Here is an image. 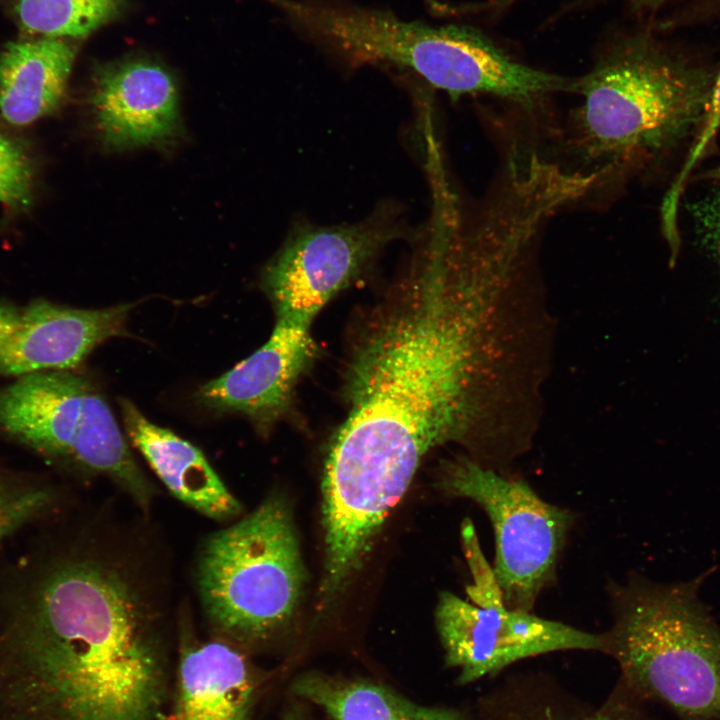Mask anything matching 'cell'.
Here are the masks:
<instances>
[{
    "instance_id": "obj_1",
    "label": "cell",
    "mask_w": 720,
    "mask_h": 720,
    "mask_svg": "<svg viewBox=\"0 0 720 720\" xmlns=\"http://www.w3.org/2000/svg\"><path fill=\"white\" fill-rule=\"evenodd\" d=\"M474 295L469 270L427 236L363 322L344 369L347 414L323 474L352 507L389 512L428 452L462 435Z\"/></svg>"
},
{
    "instance_id": "obj_2",
    "label": "cell",
    "mask_w": 720,
    "mask_h": 720,
    "mask_svg": "<svg viewBox=\"0 0 720 720\" xmlns=\"http://www.w3.org/2000/svg\"><path fill=\"white\" fill-rule=\"evenodd\" d=\"M710 73L648 33L624 36L573 78L576 151L598 185L657 158L702 122Z\"/></svg>"
},
{
    "instance_id": "obj_3",
    "label": "cell",
    "mask_w": 720,
    "mask_h": 720,
    "mask_svg": "<svg viewBox=\"0 0 720 720\" xmlns=\"http://www.w3.org/2000/svg\"><path fill=\"white\" fill-rule=\"evenodd\" d=\"M711 572L670 584L633 575L609 590L606 653L633 688L682 720H720V627L699 597Z\"/></svg>"
},
{
    "instance_id": "obj_4",
    "label": "cell",
    "mask_w": 720,
    "mask_h": 720,
    "mask_svg": "<svg viewBox=\"0 0 720 720\" xmlns=\"http://www.w3.org/2000/svg\"><path fill=\"white\" fill-rule=\"evenodd\" d=\"M304 578L291 511L278 495L209 535L195 569L209 628L241 650L271 639L290 622Z\"/></svg>"
},
{
    "instance_id": "obj_5",
    "label": "cell",
    "mask_w": 720,
    "mask_h": 720,
    "mask_svg": "<svg viewBox=\"0 0 720 720\" xmlns=\"http://www.w3.org/2000/svg\"><path fill=\"white\" fill-rule=\"evenodd\" d=\"M266 1L308 40L347 63L409 69L454 99L469 93L486 69V40L472 26H431L336 0Z\"/></svg>"
},
{
    "instance_id": "obj_6",
    "label": "cell",
    "mask_w": 720,
    "mask_h": 720,
    "mask_svg": "<svg viewBox=\"0 0 720 720\" xmlns=\"http://www.w3.org/2000/svg\"><path fill=\"white\" fill-rule=\"evenodd\" d=\"M0 427L42 452L113 482L143 512L155 488L137 464L110 407L68 370L27 374L0 391Z\"/></svg>"
},
{
    "instance_id": "obj_7",
    "label": "cell",
    "mask_w": 720,
    "mask_h": 720,
    "mask_svg": "<svg viewBox=\"0 0 720 720\" xmlns=\"http://www.w3.org/2000/svg\"><path fill=\"white\" fill-rule=\"evenodd\" d=\"M437 487L446 496L476 502L495 532L493 574L506 607L531 612L556 565L572 514L544 501L523 480L506 477L465 457L442 463Z\"/></svg>"
},
{
    "instance_id": "obj_8",
    "label": "cell",
    "mask_w": 720,
    "mask_h": 720,
    "mask_svg": "<svg viewBox=\"0 0 720 720\" xmlns=\"http://www.w3.org/2000/svg\"><path fill=\"white\" fill-rule=\"evenodd\" d=\"M404 232L386 207L352 224H297L263 274L276 321L310 329L321 310Z\"/></svg>"
},
{
    "instance_id": "obj_9",
    "label": "cell",
    "mask_w": 720,
    "mask_h": 720,
    "mask_svg": "<svg viewBox=\"0 0 720 720\" xmlns=\"http://www.w3.org/2000/svg\"><path fill=\"white\" fill-rule=\"evenodd\" d=\"M435 616L446 663L459 670L460 684L550 652L606 653L604 634H592L531 612L510 609L502 597L473 605L451 592H443Z\"/></svg>"
},
{
    "instance_id": "obj_10",
    "label": "cell",
    "mask_w": 720,
    "mask_h": 720,
    "mask_svg": "<svg viewBox=\"0 0 720 720\" xmlns=\"http://www.w3.org/2000/svg\"><path fill=\"white\" fill-rule=\"evenodd\" d=\"M133 306L77 309L39 300L0 304V374L69 370L103 341L124 332Z\"/></svg>"
},
{
    "instance_id": "obj_11",
    "label": "cell",
    "mask_w": 720,
    "mask_h": 720,
    "mask_svg": "<svg viewBox=\"0 0 720 720\" xmlns=\"http://www.w3.org/2000/svg\"><path fill=\"white\" fill-rule=\"evenodd\" d=\"M318 352L309 328L276 321L260 348L201 386L196 398L211 410L242 414L267 429L290 410L296 387Z\"/></svg>"
},
{
    "instance_id": "obj_12",
    "label": "cell",
    "mask_w": 720,
    "mask_h": 720,
    "mask_svg": "<svg viewBox=\"0 0 720 720\" xmlns=\"http://www.w3.org/2000/svg\"><path fill=\"white\" fill-rule=\"evenodd\" d=\"M91 106L103 142L115 149L158 143L175 134L178 94L171 75L146 59L100 67Z\"/></svg>"
},
{
    "instance_id": "obj_13",
    "label": "cell",
    "mask_w": 720,
    "mask_h": 720,
    "mask_svg": "<svg viewBox=\"0 0 720 720\" xmlns=\"http://www.w3.org/2000/svg\"><path fill=\"white\" fill-rule=\"evenodd\" d=\"M256 673L241 649L222 640L183 641L173 720H251Z\"/></svg>"
},
{
    "instance_id": "obj_14",
    "label": "cell",
    "mask_w": 720,
    "mask_h": 720,
    "mask_svg": "<svg viewBox=\"0 0 720 720\" xmlns=\"http://www.w3.org/2000/svg\"><path fill=\"white\" fill-rule=\"evenodd\" d=\"M120 407L131 443L174 497L216 521L239 516L242 504L201 450L151 422L129 400H120Z\"/></svg>"
},
{
    "instance_id": "obj_15",
    "label": "cell",
    "mask_w": 720,
    "mask_h": 720,
    "mask_svg": "<svg viewBox=\"0 0 720 720\" xmlns=\"http://www.w3.org/2000/svg\"><path fill=\"white\" fill-rule=\"evenodd\" d=\"M77 53L72 40L25 38L0 52V116L23 127L62 104Z\"/></svg>"
},
{
    "instance_id": "obj_16",
    "label": "cell",
    "mask_w": 720,
    "mask_h": 720,
    "mask_svg": "<svg viewBox=\"0 0 720 720\" xmlns=\"http://www.w3.org/2000/svg\"><path fill=\"white\" fill-rule=\"evenodd\" d=\"M291 690L333 720H461L455 711L417 704L390 687L364 679L308 672L293 681Z\"/></svg>"
},
{
    "instance_id": "obj_17",
    "label": "cell",
    "mask_w": 720,
    "mask_h": 720,
    "mask_svg": "<svg viewBox=\"0 0 720 720\" xmlns=\"http://www.w3.org/2000/svg\"><path fill=\"white\" fill-rule=\"evenodd\" d=\"M125 0H4L26 38L79 39L120 15Z\"/></svg>"
},
{
    "instance_id": "obj_18",
    "label": "cell",
    "mask_w": 720,
    "mask_h": 720,
    "mask_svg": "<svg viewBox=\"0 0 720 720\" xmlns=\"http://www.w3.org/2000/svg\"><path fill=\"white\" fill-rule=\"evenodd\" d=\"M35 167L22 142L0 130V204L22 211L32 204Z\"/></svg>"
},
{
    "instance_id": "obj_19",
    "label": "cell",
    "mask_w": 720,
    "mask_h": 720,
    "mask_svg": "<svg viewBox=\"0 0 720 720\" xmlns=\"http://www.w3.org/2000/svg\"><path fill=\"white\" fill-rule=\"evenodd\" d=\"M703 120L704 122L698 135L699 137L691 148L690 154L683 165L679 176L664 198L662 208L664 232L672 248L677 247L679 244L676 216L684 182L687 175H689L691 169L702 155V152L707 147L709 141L712 137H714L720 127V70L713 78L711 93Z\"/></svg>"
},
{
    "instance_id": "obj_20",
    "label": "cell",
    "mask_w": 720,
    "mask_h": 720,
    "mask_svg": "<svg viewBox=\"0 0 720 720\" xmlns=\"http://www.w3.org/2000/svg\"><path fill=\"white\" fill-rule=\"evenodd\" d=\"M691 213L702 241L720 261V190L694 203Z\"/></svg>"
},
{
    "instance_id": "obj_21",
    "label": "cell",
    "mask_w": 720,
    "mask_h": 720,
    "mask_svg": "<svg viewBox=\"0 0 720 720\" xmlns=\"http://www.w3.org/2000/svg\"><path fill=\"white\" fill-rule=\"evenodd\" d=\"M580 720H631V719H629L628 717L616 714V713L598 712V713L590 715L588 717H584Z\"/></svg>"
},
{
    "instance_id": "obj_22",
    "label": "cell",
    "mask_w": 720,
    "mask_h": 720,
    "mask_svg": "<svg viewBox=\"0 0 720 720\" xmlns=\"http://www.w3.org/2000/svg\"><path fill=\"white\" fill-rule=\"evenodd\" d=\"M634 4L640 5V6H648V7H657L663 3H665L668 0H629Z\"/></svg>"
},
{
    "instance_id": "obj_23",
    "label": "cell",
    "mask_w": 720,
    "mask_h": 720,
    "mask_svg": "<svg viewBox=\"0 0 720 720\" xmlns=\"http://www.w3.org/2000/svg\"><path fill=\"white\" fill-rule=\"evenodd\" d=\"M8 523V517L6 516L5 512L0 508V534L4 530Z\"/></svg>"
},
{
    "instance_id": "obj_24",
    "label": "cell",
    "mask_w": 720,
    "mask_h": 720,
    "mask_svg": "<svg viewBox=\"0 0 720 720\" xmlns=\"http://www.w3.org/2000/svg\"><path fill=\"white\" fill-rule=\"evenodd\" d=\"M706 177L720 180V166L715 168L714 170L708 172Z\"/></svg>"
},
{
    "instance_id": "obj_25",
    "label": "cell",
    "mask_w": 720,
    "mask_h": 720,
    "mask_svg": "<svg viewBox=\"0 0 720 720\" xmlns=\"http://www.w3.org/2000/svg\"><path fill=\"white\" fill-rule=\"evenodd\" d=\"M296 720H303V719H296Z\"/></svg>"
}]
</instances>
